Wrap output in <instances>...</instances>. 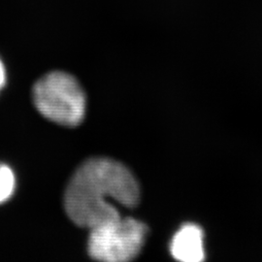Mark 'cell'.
Wrapping results in <instances>:
<instances>
[{
    "mask_svg": "<svg viewBox=\"0 0 262 262\" xmlns=\"http://www.w3.org/2000/svg\"><path fill=\"white\" fill-rule=\"evenodd\" d=\"M89 254L99 261L125 262L135 258L145 243L148 228L140 221L122 215L90 229Z\"/></svg>",
    "mask_w": 262,
    "mask_h": 262,
    "instance_id": "cell-3",
    "label": "cell"
},
{
    "mask_svg": "<svg viewBox=\"0 0 262 262\" xmlns=\"http://www.w3.org/2000/svg\"><path fill=\"white\" fill-rule=\"evenodd\" d=\"M32 96L39 113L51 122L73 127L84 121V90L68 73L54 71L43 76L34 84Z\"/></svg>",
    "mask_w": 262,
    "mask_h": 262,
    "instance_id": "cell-2",
    "label": "cell"
},
{
    "mask_svg": "<svg viewBox=\"0 0 262 262\" xmlns=\"http://www.w3.org/2000/svg\"><path fill=\"white\" fill-rule=\"evenodd\" d=\"M203 230L196 225H183L174 235L170 251L174 258L183 262H200L205 257Z\"/></svg>",
    "mask_w": 262,
    "mask_h": 262,
    "instance_id": "cell-4",
    "label": "cell"
},
{
    "mask_svg": "<svg viewBox=\"0 0 262 262\" xmlns=\"http://www.w3.org/2000/svg\"><path fill=\"white\" fill-rule=\"evenodd\" d=\"M16 178L8 165L0 162V204L9 200L15 192Z\"/></svg>",
    "mask_w": 262,
    "mask_h": 262,
    "instance_id": "cell-5",
    "label": "cell"
},
{
    "mask_svg": "<svg viewBox=\"0 0 262 262\" xmlns=\"http://www.w3.org/2000/svg\"><path fill=\"white\" fill-rule=\"evenodd\" d=\"M6 83V72H5V67L3 66L1 59H0V91L4 86Z\"/></svg>",
    "mask_w": 262,
    "mask_h": 262,
    "instance_id": "cell-6",
    "label": "cell"
},
{
    "mask_svg": "<svg viewBox=\"0 0 262 262\" xmlns=\"http://www.w3.org/2000/svg\"><path fill=\"white\" fill-rule=\"evenodd\" d=\"M140 198L138 182L123 164L94 158L77 169L66 187L64 208L76 225L93 228L121 216L118 208L136 206Z\"/></svg>",
    "mask_w": 262,
    "mask_h": 262,
    "instance_id": "cell-1",
    "label": "cell"
}]
</instances>
